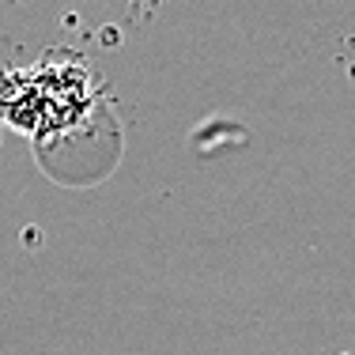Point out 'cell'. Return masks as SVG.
Wrapping results in <instances>:
<instances>
[{"label":"cell","instance_id":"cell-1","mask_svg":"<svg viewBox=\"0 0 355 355\" xmlns=\"http://www.w3.org/2000/svg\"><path fill=\"white\" fill-rule=\"evenodd\" d=\"M42 87H19L15 103L4 106L19 129H64L83 110L91 106V80L83 64H64V69L38 72Z\"/></svg>","mask_w":355,"mask_h":355}]
</instances>
